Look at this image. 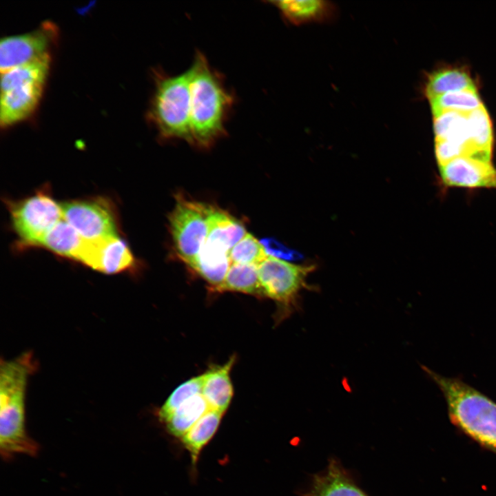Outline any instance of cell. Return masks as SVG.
<instances>
[{"label":"cell","instance_id":"6da1fadb","mask_svg":"<svg viewBox=\"0 0 496 496\" xmlns=\"http://www.w3.org/2000/svg\"><path fill=\"white\" fill-rule=\"evenodd\" d=\"M36 369L32 353L0 364V451L10 459L15 455L34 456L37 443L28 435L25 426V395L28 377Z\"/></svg>","mask_w":496,"mask_h":496},{"label":"cell","instance_id":"7a4b0ae2","mask_svg":"<svg viewBox=\"0 0 496 496\" xmlns=\"http://www.w3.org/2000/svg\"><path fill=\"white\" fill-rule=\"evenodd\" d=\"M189 69L192 143L209 147L225 134V121L234 98L203 53L197 52Z\"/></svg>","mask_w":496,"mask_h":496},{"label":"cell","instance_id":"3957f363","mask_svg":"<svg viewBox=\"0 0 496 496\" xmlns=\"http://www.w3.org/2000/svg\"><path fill=\"white\" fill-rule=\"evenodd\" d=\"M423 369L442 391L452 423L496 454V403L457 378Z\"/></svg>","mask_w":496,"mask_h":496},{"label":"cell","instance_id":"277c9868","mask_svg":"<svg viewBox=\"0 0 496 496\" xmlns=\"http://www.w3.org/2000/svg\"><path fill=\"white\" fill-rule=\"evenodd\" d=\"M190 105L189 68L174 76L157 74L147 116L161 138L192 143Z\"/></svg>","mask_w":496,"mask_h":496},{"label":"cell","instance_id":"5b68a950","mask_svg":"<svg viewBox=\"0 0 496 496\" xmlns=\"http://www.w3.org/2000/svg\"><path fill=\"white\" fill-rule=\"evenodd\" d=\"M50 57L1 72L0 123L7 127L28 118L41 98Z\"/></svg>","mask_w":496,"mask_h":496},{"label":"cell","instance_id":"8992f818","mask_svg":"<svg viewBox=\"0 0 496 496\" xmlns=\"http://www.w3.org/2000/svg\"><path fill=\"white\" fill-rule=\"evenodd\" d=\"M257 266L263 296L276 303L279 320L287 318L298 309L301 291L311 289L307 278L314 266L297 265L271 256Z\"/></svg>","mask_w":496,"mask_h":496},{"label":"cell","instance_id":"52a82bcc","mask_svg":"<svg viewBox=\"0 0 496 496\" xmlns=\"http://www.w3.org/2000/svg\"><path fill=\"white\" fill-rule=\"evenodd\" d=\"M12 225L23 247H39L44 236L63 219L61 204L45 190L8 203Z\"/></svg>","mask_w":496,"mask_h":496},{"label":"cell","instance_id":"ba28073f","mask_svg":"<svg viewBox=\"0 0 496 496\" xmlns=\"http://www.w3.org/2000/svg\"><path fill=\"white\" fill-rule=\"evenodd\" d=\"M207 210L208 205L180 196L169 216L177 254L190 267L207 239Z\"/></svg>","mask_w":496,"mask_h":496},{"label":"cell","instance_id":"9c48e42d","mask_svg":"<svg viewBox=\"0 0 496 496\" xmlns=\"http://www.w3.org/2000/svg\"><path fill=\"white\" fill-rule=\"evenodd\" d=\"M63 219L86 240L118 236L115 208L105 198L74 200L61 204Z\"/></svg>","mask_w":496,"mask_h":496},{"label":"cell","instance_id":"30bf717a","mask_svg":"<svg viewBox=\"0 0 496 496\" xmlns=\"http://www.w3.org/2000/svg\"><path fill=\"white\" fill-rule=\"evenodd\" d=\"M56 34L55 25L46 22L31 32L3 38L0 42L1 72L50 56L49 50Z\"/></svg>","mask_w":496,"mask_h":496},{"label":"cell","instance_id":"8fae6325","mask_svg":"<svg viewBox=\"0 0 496 496\" xmlns=\"http://www.w3.org/2000/svg\"><path fill=\"white\" fill-rule=\"evenodd\" d=\"M76 261L106 274L118 273L133 267L134 256L118 236L100 240H86Z\"/></svg>","mask_w":496,"mask_h":496},{"label":"cell","instance_id":"7c38bea8","mask_svg":"<svg viewBox=\"0 0 496 496\" xmlns=\"http://www.w3.org/2000/svg\"><path fill=\"white\" fill-rule=\"evenodd\" d=\"M438 166L446 186L496 188V169L491 162L458 157Z\"/></svg>","mask_w":496,"mask_h":496},{"label":"cell","instance_id":"4fadbf2b","mask_svg":"<svg viewBox=\"0 0 496 496\" xmlns=\"http://www.w3.org/2000/svg\"><path fill=\"white\" fill-rule=\"evenodd\" d=\"M269 3L278 8L287 22L296 25L329 22L335 17L337 13L336 6L330 1L285 0Z\"/></svg>","mask_w":496,"mask_h":496},{"label":"cell","instance_id":"5bb4252c","mask_svg":"<svg viewBox=\"0 0 496 496\" xmlns=\"http://www.w3.org/2000/svg\"><path fill=\"white\" fill-rule=\"evenodd\" d=\"M304 496H367L332 459L327 470L313 477L309 490Z\"/></svg>","mask_w":496,"mask_h":496},{"label":"cell","instance_id":"9a60e30c","mask_svg":"<svg viewBox=\"0 0 496 496\" xmlns=\"http://www.w3.org/2000/svg\"><path fill=\"white\" fill-rule=\"evenodd\" d=\"M208 232L206 241L229 253L246 235V229L239 220L220 209L208 205Z\"/></svg>","mask_w":496,"mask_h":496},{"label":"cell","instance_id":"2e32d148","mask_svg":"<svg viewBox=\"0 0 496 496\" xmlns=\"http://www.w3.org/2000/svg\"><path fill=\"white\" fill-rule=\"evenodd\" d=\"M234 360V358H231L223 365L214 367L203 373L201 394L210 409L224 413L231 402L233 387L230 371Z\"/></svg>","mask_w":496,"mask_h":496},{"label":"cell","instance_id":"e0dca14e","mask_svg":"<svg viewBox=\"0 0 496 496\" xmlns=\"http://www.w3.org/2000/svg\"><path fill=\"white\" fill-rule=\"evenodd\" d=\"M230 266L229 253L205 241L191 267L216 289L224 281Z\"/></svg>","mask_w":496,"mask_h":496},{"label":"cell","instance_id":"ac0fdd59","mask_svg":"<svg viewBox=\"0 0 496 496\" xmlns=\"http://www.w3.org/2000/svg\"><path fill=\"white\" fill-rule=\"evenodd\" d=\"M84 241L85 238L63 219L44 236L39 247L60 256L76 260Z\"/></svg>","mask_w":496,"mask_h":496},{"label":"cell","instance_id":"d6986e66","mask_svg":"<svg viewBox=\"0 0 496 496\" xmlns=\"http://www.w3.org/2000/svg\"><path fill=\"white\" fill-rule=\"evenodd\" d=\"M210 409L202 394L196 395L181 404L165 422L172 435H184Z\"/></svg>","mask_w":496,"mask_h":496},{"label":"cell","instance_id":"ffe728a7","mask_svg":"<svg viewBox=\"0 0 496 496\" xmlns=\"http://www.w3.org/2000/svg\"><path fill=\"white\" fill-rule=\"evenodd\" d=\"M476 89L470 75L459 68L434 72L428 78L425 94L428 99L452 92Z\"/></svg>","mask_w":496,"mask_h":496},{"label":"cell","instance_id":"44dd1931","mask_svg":"<svg viewBox=\"0 0 496 496\" xmlns=\"http://www.w3.org/2000/svg\"><path fill=\"white\" fill-rule=\"evenodd\" d=\"M216 290L263 296L257 265L231 264L224 281Z\"/></svg>","mask_w":496,"mask_h":496},{"label":"cell","instance_id":"7402d4cb","mask_svg":"<svg viewBox=\"0 0 496 496\" xmlns=\"http://www.w3.org/2000/svg\"><path fill=\"white\" fill-rule=\"evenodd\" d=\"M223 415L218 411L209 409L182 437L194 463L201 449L217 431Z\"/></svg>","mask_w":496,"mask_h":496},{"label":"cell","instance_id":"603a6c76","mask_svg":"<svg viewBox=\"0 0 496 496\" xmlns=\"http://www.w3.org/2000/svg\"><path fill=\"white\" fill-rule=\"evenodd\" d=\"M429 101L433 116L451 111L468 113L483 105L476 89L446 93Z\"/></svg>","mask_w":496,"mask_h":496},{"label":"cell","instance_id":"cb8c5ba5","mask_svg":"<svg viewBox=\"0 0 496 496\" xmlns=\"http://www.w3.org/2000/svg\"><path fill=\"white\" fill-rule=\"evenodd\" d=\"M204 374L185 381L179 385L168 397L160 409L158 415L160 420H165L185 402L191 397L201 394Z\"/></svg>","mask_w":496,"mask_h":496},{"label":"cell","instance_id":"d4e9b609","mask_svg":"<svg viewBox=\"0 0 496 496\" xmlns=\"http://www.w3.org/2000/svg\"><path fill=\"white\" fill-rule=\"evenodd\" d=\"M468 121L473 144L479 149L492 152L493 130L489 115L484 106L469 112Z\"/></svg>","mask_w":496,"mask_h":496},{"label":"cell","instance_id":"484cf974","mask_svg":"<svg viewBox=\"0 0 496 496\" xmlns=\"http://www.w3.org/2000/svg\"><path fill=\"white\" fill-rule=\"evenodd\" d=\"M229 256L231 264L257 265L268 256L260 242L249 233L231 249Z\"/></svg>","mask_w":496,"mask_h":496},{"label":"cell","instance_id":"4316f807","mask_svg":"<svg viewBox=\"0 0 496 496\" xmlns=\"http://www.w3.org/2000/svg\"><path fill=\"white\" fill-rule=\"evenodd\" d=\"M267 254L273 257L284 259H293L298 256L296 252L286 247L281 242L271 238H265L260 240Z\"/></svg>","mask_w":496,"mask_h":496}]
</instances>
